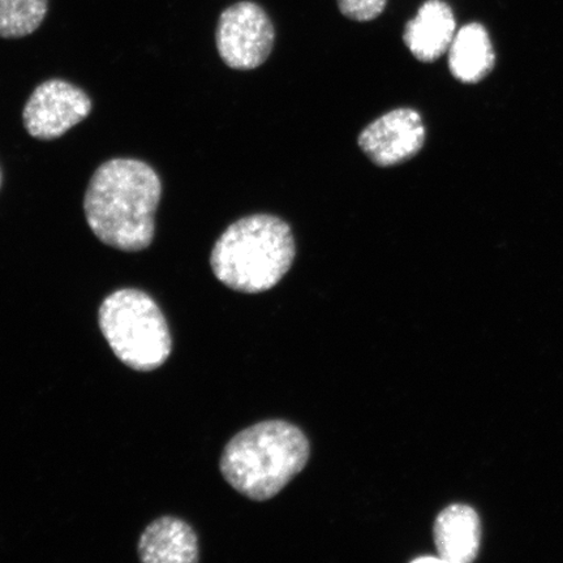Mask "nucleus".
I'll list each match as a JSON object with an SVG mask.
<instances>
[{
	"label": "nucleus",
	"instance_id": "1",
	"mask_svg": "<svg viewBox=\"0 0 563 563\" xmlns=\"http://www.w3.org/2000/svg\"><path fill=\"white\" fill-rule=\"evenodd\" d=\"M161 195L159 176L145 162L110 159L91 176L84 211L91 232L103 244L139 252L156 234Z\"/></svg>",
	"mask_w": 563,
	"mask_h": 563
},
{
	"label": "nucleus",
	"instance_id": "2",
	"mask_svg": "<svg viewBox=\"0 0 563 563\" xmlns=\"http://www.w3.org/2000/svg\"><path fill=\"white\" fill-rule=\"evenodd\" d=\"M309 442L298 427L282 420L258 422L232 438L221 456V473L241 495L267 501L301 473Z\"/></svg>",
	"mask_w": 563,
	"mask_h": 563
},
{
	"label": "nucleus",
	"instance_id": "3",
	"mask_svg": "<svg viewBox=\"0 0 563 563\" xmlns=\"http://www.w3.org/2000/svg\"><path fill=\"white\" fill-rule=\"evenodd\" d=\"M295 250L292 231L285 221L255 214L223 232L211 251L210 266L217 279L231 290L265 292L290 271Z\"/></svg>",
	"mask_w": 563,
	"mask_h": 563
},
{
	"label": "nucleus",
	"instance_id": "4",
	"mask_svg": "<svg viewBox=\"0 0 563 563\" xmlns=\"http://www.w3.org/2000/svg\"><path fill=\"white\" fill-rule=\"evenodd\" d=\"M98 323L110 349L126 367L151 372L172 354L165 316L144 291L123 288L109 295L98 311Z\"/></svg>",
	"mask_w": 563,
	"mask_h": 563
},
{
	"label": "nucleus",
	"instance_id": "5",
	"mask_svg": "<svg viewBox=\"0 0 563 563\" xmlns=\"http://www.w3.org/2000/svg\"><path fill=\"white\" fill-rule=\"evenodd\" d=\"M276 32L269 16L256 3L239 2L222 12L216 31L217 51L232 69L264 65L273 51Z\"/></svg>",
	"mask_w": 563,
	"mask_h": 563
},
{
	"label": "nucleus",
	"instance_id": "6",
	"mask_svg": "<svg viewBox=\"0 0 563 563\" xmlns=\"http://www.w3.org/2000/svg\"><path fill=\"white\" fill-rule=\"evenodd\" d=\"M91 101L86 91L63 80H48L27 100L23 121L27 133L38 140H55L87 119Z\"/></svg>",
	"mask_w": 563,
	"mask_h": 563
},
{
	"label": "nucleus",
	"instance_id": "7",
	"mask_svg": "<svg viewBox=\"0 0 563 563\" xmlns=\"http://www.w3.org/2000/svg\"><path fill=\"white\" fill-rule=\"evenodd\" d=\"M373 164L390 167L417 156L426 143V126L418 111L396 109L364 129L357 140Z\"/></svg>",
	"mask_w": 563,
	"mask_h": 563
},
{
	"label": "nucleus",
	"instance_id": "8",
	"mask_svg": "<svg viewBox=\"0 0 563 563\" xmlns=\"http://www.w3.org/2000/svg\"><path fill=\"white\" fill-rule=\"evenodd\" d=\"M456 21L448 3L427 0L405 27L404 41L408 51L422 63H433L449 52L455 37Z\"/></svg>",
	"mask_w": 563,
	"mask_h": 563
},
{
	"label": "nucleus",
	"instance_id": "9",
	"mask_svg": "<svg viewBox=\"0 0 563 563\" xmlns=\"http://www.w3.org/2000/svg\"><path fill=\"white\" fill-rule=\"evenodd\" d=\"M481 519L467 505H452L435 518L433 537L442 562L468 563L477 558Z\"/></svg>",
	"mask_w": 563,
	"mask_h": 563
},
{
	"label": "nucleus",
	"instance_id": "10",
	"mask_svg": "<svg viewBox=\"0 0 563 563\" xmlns=\"http://www.w3.org/2000/svg\"><path fill=\"white\" fill-rule=\"evenodd\" d=\"M137 551L144 563L199 561V545L192 527L173 517L154 520L141 534Z\"/></svg>",
	"mask_w": 563,
	"mask_h": 563
},
{
	"label": "nucleus",
	"instance_id": "11",
	"mask_svg": "<svg viewBox=\"0 0 563 563\" xmlns=\"http://www.w3.org/2000/svg\"><path fill=\"white\" fill-rule=\"evenodd\" d=\"M450 73L464 84H476L490 74L496 56L487 30L471 23L456 31L449 47Z\"/></svg>",
	"mask_w": 563,
	"mask_h": 563
},
{
	"label": "nucleus",
	"instance_id": "12",
	"mask_svg": "<svg viewBox=\"0 0 563 563\" xmlns=\"http://www.w3.org/2000/svg\"><path fill=\"white\" fill-rule=\"evenodd\" d=\"M48 0H0V37L23 38L38 30Z\"/></svg>",
	"mask_w": 563,
	"mask_h": 563
},
{
	"label": "nucleus",
	"instance_id": "13",
	"mask_svg": "<svg viewBox=\"0 0 563 563\" xmlns=\"http://www.w3.org/2000/svg\"><path fill=\"white\" fill-rule=\"evenodd\" d=\"M336 2L343 16L365 23L382 15L387 0H336Z\"/></svg>",
	"mask_w": 563,
	"mask_h": 563
},
{
	"label": "nucleus",
	"instance_id": "14",
	"mask_svg": "<svg viewBox=\"0 0 563 563\" xmlns=\"http://www.w3.org/2000/svg\"><path fill=\"white\" fill-rule=\"evenodd\" d=\"M428 561H439V562H442L440 558H428V555H426V558H420V559H415L413 562H428Z\"/></svg>",
	"mask_w": 563,
	"mask_h": 563
}]
</instances>
